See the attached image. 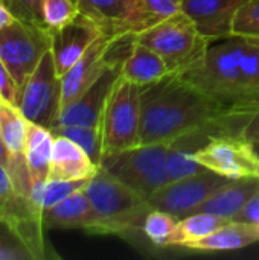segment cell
Masks as SVG:
<instances>
[{
  "instance_id": "6da1fadb",
  "label": "cell",
  "mask_w": 259,
  "mask_h": 260,
  "mask_svg": "<svg viewBox=\"0 0 259 260\" xmlns=\"http://www.w3.org/2000/svg\"><path fill=\"white\" fill-rule=\"evenodd\" d=\"M249 117L226 107L182 75L171 73L143 87L139 145L169 143L203 128L243 133Z\"/></svg>"
},
{
  "instance_id": "7a4b0ae2",
  "label": "cell",
  "mask_w": 259,
  "mask_h": 260,
  "mask_svg": "<svg viewBox=\"0 0 259 260\" xmlns=\"http://www.w3.org/2000/svg\"><path fill=\"white\" fill-rule=\"evenodd\" d=\"M180 75L240 114L252 116L259 110V90L243 73L232 37L209 46L203 62Z\"/></svg>"
},
{
  "instance_id": "3957f363",
  "label": "cell",
  "mask_w": 259,
  "mask_h": 260,
  "mask_svg": "<svg viewBox=\"0 0 259 260\" xmlns=\"http://www.w3.org/2000/svg\"><path fill=\"white\" fill-rule=\"evenodd\" d=\"M85 193L93 209L92 224L87 227L90 235H125L142 229L151 210L148 200L101 166L89 180Z\"/></svg>"
},
{
  "instance_id": "277c9868",
  "label": "cell",
  "mask_w": 259,
  "mask_h": 260,
  "mask_svg": "<svg viewBox=\"0 0 259 260\" xmlns=\"http://www.w3.org/2000/svg\"><path fill=\"white\" fill-rule=\"evenodd\" d=\"M136 41L160 55L171 73L176 75L200 66L211 46V41L200 34L194 21L183 11L137 34Z\"/></svg>"
},
{
  "instance_id": "5b68a950",
  "label": "cell",
  "mask_w": 259,
  "mask_h": 260,
  "mask_svg": "<svg viewBox=\"0 0 259 260\" xmlns=\"http://www.w3.org/2000/svg\"><path fill=\"white\" fill-rule=\"evenodd\" d=\"M169 143L137 145L104 155L101 168L147 200L169 183L166 155Z\"/></svg>"
},
{
  "instance_id": "8992f818",
  "label": "cell",
  "mask_w": 259,
  "mask_h": 260,
  "mask_svg": "<svg viewBox=\"0 0 259 260\" xmlns=\"http://www.w3.org/2000/svg\"><path fill=\"white\" fill-rule=\"evenodd\" d=\"M142 91L143 87L121 76L111 88L101 119L104 155L139 145Z\"/></svg>"
},
{
  "instance_id": "52a82bcc",
  "label": "cell",
  "mask_w": 259,
  "mask_h": 260,
  "mask_svg": "<svg viewBox=\"0 0 259 260\" xmlns=\"http://www.w3.org/2000/svg\"><path fill=\"white\" fill-rule=\"evenodd\" d=\"M17 107L27 122L49 129L55 125L61 111V76L50 49L20 87Z\"/></svg>"
},
{
  "instance_id": "ba28073f",
  "label": "cell",
  "mask_w": 259,
  "mask_h": 260,
  "mask_svg": "<svg viewBox=\"0 0 259 260\" xmlns=\"http://www.w3.org/2000/svg\"><path fill=\"white\" fill-rule=\"evenodd\" d=\"M50 43L47 27L17 18L0 30V59L20 87L50 49Z\"/></svg>"
},
{
  "instance_id": "9c48e42d",
  "label": "cell",
  "mask_w": 259,
  "mask_h": 260,
  "mask_svg": "<svg viewBox=\"0 0 259 260\" xmlns=\"http://www.w3.org/2000/svg\"><path fill=\"white\" fill-rule=\"evenodd\" d=\"M195 158L206 169L231 180L259 175L258 151L243 133L217 134L195 154Z\"/></svg>"
},
{
  "instance_id": "30bf717a",
  "label": "cell",
  "mask_w": 259,
  "mask_h": 260,
  "mask_svg": "<svg viewBox=\"0 0 259 260\" xmlns=\"http://www.w3.org/2000/svg\"><path fill=\"white\" fill-rule=\"evenodd\" d=\"M231 181V178L206 169L203 172L169 181L148 198V204L151 209L168 212L182 219L194 213L202 203Z\"/></svg>"
},
{
  "instance_id": "8fae6325",
  "label": "cell",
  "mask_w": 259,
  "mask_h": 260,
  "mask_svg": "<svg viewBox=\"0 0 259 260\" xmlns=\"http://www.w3.org/2000/svg\"><path fill=\"white\" fill-rule=\"evenodd\" d=\"M121 67L122 64H110L82 94L61 108L50 129L58 126H101L104 107L121 76Z\"/></svg>"
},
{
  "instance_id": "7c38bea8",
  "label": "cell",
  "mask_w": 259,
  "mask_h": 260,
  "mask_svg": "<svg viewBox=\"0 0 259 260\" xmlns=\"http://www.w3.org/2000/svg\"><path fill=\"white\" fill-rule=\"evenodd\" d=\"M111 41L113 38L101 35L61 76V108L82 94L110 64H124L111 58Z\"/></svg>"
},
{
  "instance_id": "4fadbf2b",
  "label": "cell",
  "mask_w": 259,
  "mask_h": 260,
  "mask_svg": "<svg viewBox=\"0 0 259 260\" xmlns=\"http://www.w3.org/2000/svg\"><path fill=\"white\" fill-rule=\"evenodd\" d=\"M50 35V52L56 72L60 76H63L104 34L93 20L79 12L70 23L56 30H52Z\"/></svg>"
},
{
  "instance_id": "5bb4252c",
  "label": "cell",
  "mask_w": 259,
  "mask_h": 260,
  "mask_svg": "<svg viewBox=\"0 0 259 260\" xmlns=\"http://www.w3.org/2000/svg\"><path fill=\"white\" fill-rule=\"evenodd\" d=\"M246 0H183L182 11L211 43L229 38L232 23Z\"/></svg>"
},
{
  "instance_id": "9a60e30c",
  "label": "cell",
  "mask_w": 259,
  "mask_h": 260,
  "mask_svg": "<svg viewBox=\"0 0 259 260\" xmlns=\"http://www.w3.org/2000/svg\"><path fill=\"white\" fill-rule=\"evenodd\" d=\"M223 133H231V131L221 128H203L183 134L174 139L172 142H169L168 155H166L169 181H176L206 171V168L195 158V154L203 146H206L212 137Z\"/></svg>"
},
{
  "instance_id": "2e32d148",
  "label": "cell",
  "mask_w": 259,
  "mask_h": 260,
  "mask_svg": "<svg viewBox=\"0 0 259 260\" xmlns=\"http://www.w3.org/2000/svg\"><path fill=\"white\" fill-rule=\"evenodd\" d=\"M98 168L79 145L64 136H55L47 180H89Z\"/></svg>"
},
{
  "instance_id": "e0dca14e",
  "label": "cell",
  "mask_w": 259,
  "mask_h": 260,
  "mask_svg": "<svg viewBox=\"0 0 259 260\" xmlns=\"http://www.w3.org/2000/svg\"><path fill=\"white\" fill-rule=\"evenodd\" d=\"M259 192L258 177H246L240 180H232L229 184L211 195L205 203H202L194 213H212L221 218L234 219Z\"/></svg>"
},
{
  "instance_id": "ac0fdd59",
  "label": "cell",
  "mask_w": 259,
  "mask_h": 260,
  "mask_svg": "<svg viewBox=\"0 0 259 260\" xmlns=\"http://www.w3.org/2000/svg\"><path fill=\"white\" fill-rule=\"evenodd\" d=\"M171 75L165 59L147 46L134 41L130 55L121 67V78L140 87L153 85Z\"/></svg>"
},
{
  "instance_id": "d6986e66",
  "label": "cell",
  "mask_w": 259,
  "mask_h": 260,
  "mask_svg": "<svg viewBox=\"0 0 259 260\" xmlns=\"http://www.w3.org/2000/svg\"><path fill=\"white\" fill-rule=\"evenodd\" d=\"M259 242V225L243 221H231L209 236L188 244L183 248L194 251H232Z\"/></svg>"
},
{
  "instance_id": "ffe728a7",
  "label": "cell",
  "mask_w": 259,
  "mask_h": 260,
  "mask_svg": "<svg viewBox=\"0 0 259 260\" xmlns=\"http://www.w3.org/2000/svg\"><path fill=\"white\" fill-rule=\"evenodd\" d=\"M93 209L85 193V187L69 195L53 207L44 212L43 222L47 229H82L84 232L92 224Z\"/></svg>"
},
{
  "instance_id": "44dd1931",
  "label": "cell",
  "mask_w": 259,
  "mask_h": 260,
  "mask_svg": "<svg viewBox=\"0 0 259 260\" xmlns=\"http://www.w3.org/2000/svg\"><path fill=\"white\" fill-rule=\"evenodd\" d=\"M183 0H128L127 34H142L182 11Z\"/></svg>"
},
{
  "instance_id": "7402d4cb",
  "label": "cell",
  "mask_w": 259,
  "mask_h": 260,
  "mask_svg": "<svg viewBox=\"0 0 259 260\" xmlns=\"http://www.w3.org/2000/svg\"><path fill=\"white\" fill-rule=\"evenodd\" d=\"M79 12L96 23L110 38L127 34L128 0H76Z\"/></svg>"
},
{
  "instance_id": "603a6c76",
  "label": "cell",
  "mask_w": 259,
  "mask_h": 260,
  "mask_svg": "<svg viewBox=\"0 0 259 260\" xmlns=\"http://www.w3.org/2000/svg\"><path fill=\"white\" fill-rule=\"evenodd\" d=\"M55 136L49 128L27 122L24 157L32 180L46 181L49 177Z\"/></svg>"
},
{
  "instance_id": "cb8c5ba5",
  "label": "cell",
  "mask_w": 259,
  "mask_h": 260,
  "mask_svg": "<svg viewBox=\"0 0 259 260\" xmlns=\"http://www.w3.org/2000/svg\"><path fill=\"white\" fill-rule=\"evenodd\" d=\"M231 221L232 219L221 218V216H217L212 213H203V212L191 213L179 221L169 245L186 247L188 244L197 242V241L209 236L211 233H214L215 230H218L220 227H223L224 224H227Z\"/></svg>"
},
{
  "instance_id": "d4e9b609",
  "label": "cell",
  "mask_w": 259,
  "mask_h": 260,
  "mask_svg": "<svg viewBox=\"0 0 259 260\" xmlns=\"http://www.w3.org/2000/svg\"><path fill=\"white\" fill-rule=\"evenodd\" d=\"M27 119L18 107L0 101V137L8 155L24 154Z\"/></svg>"
},
{
  "instance_id": "484cf974",
  "label": "cell",
  "mask_w": 259,
  "mask_h": 260,
  "mask_svg": "<svg viewBox=\"0 0 259 260\" xmlns=\"http://www.w3.org/2000/svg\"><path fill=\"white\" fill-rule=\"evenodd\" d=\"M55 136H64L79 145L92 161L99 166L104 157L101 126H58L50 129Z\"/></svg>"
},
{
  "instance_id": "4316f807",
  "label": "cell",
  "mask_w": 259,
  "mask_h": 260,
  "mask_svg": "<svg viewBox=\"0 0 259 260\" xmlns=\"http://www.w3.org/2000/svg\"><path fill=\"white\" fill-rule=\"evenodd\" d=\"M179 221L180 219L177 216L168 212L151 209L143 221L142 232L154 245L166 247L171 242V238L177 229Z\"/></svg>"
},
{
  "instance_id": "83f0119b",
  "label": "cell",
  "mask_w": 259,
  "mask_h": 260,
  "mask_svg": "<svg viewBox=\"0 0 259 260\" xmlns=\"http://www.w3.org/2000/svg\"><path fill=\"white\" fill-rule=\"evenodd\" d=\"M79 14L75 0H43L41 17L44 26L52 32L70 23Z\"/></svg>"
},
{
  "instance_id": "f1b7e54d",
  "label": "cell",
  "mask_w": 259,
  "mask_h": 260,
  "mask_svg": "<svg viewBox=\"0 0 259 260\" xmlns=\"http://www.w3.org/2000/svg\"><path fill=\"white\" fill-rule=\"evenodd\" d=\"M232 40L243 73L249 82L259 90V44L243 37H232Z\"/></svg>"
},
{
  "instance_id": "f546056e",
  "label": "cell",
  "mask_w": 259,
  "mask_h": 260,
  "mask_svg": "<svg viewBox=\"0 0 259 260\" xmlns=\"http://www.w3.org/2000/svg\"><path fill=\"white\" fill-rule=\"evenodd\" d=\"M90 180V178H89ZM89 180H46L41 187L43 210H49L69 195L84 189Z\"/></svg>"
},
{
  "instance_id": "4dcf8cb0",
  "label": "cell",
  "mask_w": 259,
  "mask_h": 260,
  "mask_svg": "<svg viewBox=\"0 0 259 260\" xmlns=\"http://www.w3.org/2000/svg\"><path fill=\"white\" fill-rule=\"evenodd\" d=\"M259 38V0H246L234 17L232 35Z\"/></svg>"
},
{
  "instance_id": "1f68e13d",
  "label": "cell",
  "mask_w": 259,
  "mask_h": 260,
  "mask_svg": "<svg viewBox=\"0 0 259 260\" xmlns=\"http://www.w3.org/2000/svg\"><path fill=\"white\" fill-rule=\"evenodd\" d=\"M41 2L43 0H0V3L8 8L17 20L44 26L41 17Z\"/></svg>"
},
{
  "instance_id": "d6a6232c",
  "label": "cell",
  "mask_w": 259,
  "mask_h": 260,
  "mask_svg": "<svg viewBox=\"0 0 259 260\" xmlns=\"http://www.w3.org/2000/svg\"><path fill=\"white\" fill-rule=\"evenodd\" d=\"M18 94H20V85L17 84L11 72L0 59V101L17 107Z\"/></svg>"
},
{
  "instance_id": "836d02e7",
  "label": "cell",
  "mask_w": 259,
  "mask_h": 260,
  "mask_svg": "<svg viewBox=\"0 0 259 260\" xmlns=\"http://www.w3.org/2000/svg\"><path fill=\"white\" fill-rule=\"evenodd\" d=\"M15 189L12 184V180L5 168L3 163H0V210L8 204V201L14 197Z\"/></svg>"
},
{
  "instance_id": "e575fe53",
  "label": "cell",
  "mask_w": 259,
  "mask_h": 260,
  "mask_svg": "<svg viewBox=\"0 0 259 260\" xmlns=\"http://www.w3.org/2000/svg\"><path fill=\"white\" fill-rule=\"evenodd\" d=\"M232 221L252 222V224H258L259 225V192Z\"/></svg>"
},
{
  "instance_id": "d590c367",
  "label": "cell",
  "mask_w": 259,
  "mask_h": 260,
  "mask_svg": "<svg viewBox=\"0 0 259 260\" xmlns=\"http://www.w3.org/2000/svg\"><path fill=\"white\" fill-rule=\"evenodd\" d=\"M18 257L29 259V256L26 254V251L23 250L21 245H18V244L11 245L0 239V259H18Z\"/></svg>"
},
{
  "instance_id": "8d00e7d4",
  "label": "cell",
  "mask_w": 259,
  "mask_h": 260,
  "mask_svg": "<svg viewBox=\"0 0 259 260\" xmlns=\"http://www.w3.org/2000/svg\"><path fill=\"white\" fill-rule=\"evenodd\" d=\"M14 20H15V17L9 12V9L0 3V30L5 29L6 26H9Z\"/></svg>"
},
{
  "instance_id": "74e56055",
  "label": "cell",
  "mask_w": 259,
  "mask_h": 260,
  "mask_svg": "<svg viewBox=\"0 0 259 260\" xmlns=\"http://www.w3.org/2000/svg\"><path fill=\"white\" fill-rule=\"evenodd\" d=\"M0 163H3V165L8 163V151H6V148H5V145L2 142V137H0Z\"/></svg>"
},
{
  "instance_id": "f35d334b",
  "label": "cell",
  "mask_w": 259,
  "mask_h": 260,
  "mask_svg": "<svg viewBox=\"0 0 259 260\" xmlns=\"http://www.w3.org/2000/svg\"><path fill=\"white\" fill-rule=\"evenodd\" d=\"M247 40H250V41H253V43L259 44V38H247Z\"/></svg>"
},
{
  "instance_id": "ab89813d",
  "label": "cell",
  "mask_w": 259,
  "mask_h": 260,
  "mask_svg": "<svg viewBox=\"0 0 259 260\" xmlns=\"http://www.w3.org/2000/svg\"><path fill=\"white\" fill-rule=\"evenodd\" d=\"M75 2H76V0H75Z\"/></svg>"
}]
</instances>
